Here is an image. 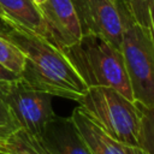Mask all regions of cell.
Here are the masks:
<instances>
[{
  "label": "cell",
  "instance_id": "cell-1",
  "mask_svg": "<svg viewBox=\"0 0 154 154\" xmlns=\"http://www.w3.org/2000/svg\"><path fill=\"white\" fill-rule=\"evenodd\" d=\"M0 31L25 58L20 75L29 85L53 96L78 101L88 84L66 53L43 36L14 24Z\"/></svg>",
  "mask_w": 154,
  "mask_h": 154
},
{
  "label": "cell",
  "instance_id": "cell-2",
  "mask_svg": "<svg viewBox=\"0 0 154 154\" xmlns=\"http://www.w3.org/2000/svg\"><path fill=\"white\" fill-rule=\"evenodd\" d=\"M77 102L78 107L111 137L124 146L138 147L140 111L135 101L113 88L88 85Z\"/></svg>",
  "mask_w": 154,
  "mask_h": 154
},
{
  "label": "cell",
  "instance_id": "cell-3",
  "mask_svg": "<svg viewBox=\"0 0 154 154\" xmlns=\"http://www.w3.org/2000/svg\"><path fill=\"white\" fill-rule=\"evenodd\" d=\"M88 85H105L134 100L120 49L106 40L87 35L75 46L63 49Z\"/></svg>",
  "mask_w": 154,
  "mask_h": 154
},
{
  "label": "cell",
  "instance_id": "cell-4",
  "mask_svg": "<svg viewBox=\"0 0 154 154\" xmlns=\"http://www.w3.org/2000/svg\"><path fill=\"white\" fill-rule=\"evenodd\" d=\"M123 37L120 52L135 102L154 106V37L149 28L138 24L120 0Z\"/></svg>",
  "mask_w": 154,
  "mask_h": 154
},
{
  "label": "cell",
  "instance_id": "cell-5",
  "mask_svg": "<svg viewBox=\"0 0 154 154\" xmlns=\"http://www.w3.org/2000/svg\"><path fill=\"white\" fill-rule=\"evenodd\" d=\"M0 88L20 130L38 137L55 116L52 107L53 95L32 88L20 77L0 82Z\"/></svg>",
  "mask_w": 154,
  "mask_h": 154
},
{
  "label": "cell",
  "instance_id": "cell-6",
  "mask_svg": "<svg viewBox=\"0 0 154 154\" xmlns=\"http://www.w3.org/2000/svg\"><path fill=\"white\" fill-rule=\"evenodd\" d=\"M83 35L101 37L120 49L123 20L120 0H72Z\"/></svg>",
  "mask_w": 154,
  "mask_h": 154
},
{
  "label": "cell",
  "instance_id": "cell-7",
  "mask_svg": "<svg viewBox=\"0 0 154 154\" xmlns=\"http://www.w3.org/2000/svg\"><path fill=\"white\" fill-rule=\"evenodd\" d=\"M38 8L52 43L65 49L83 38V30L72 0H46Z\"/></svg>",
  "mask_w": 154,
  "mask_h": 154
},
{
  "label": "cell",
  "instance_id": "cell-8",
  "mask_svg": "<svg viewBox=\"0 0 154 154\" xmlns=\"http://www.w3.org/2000/svg\"><path fill=\"white\" fill-rule=\"evenodd\" d=\"M35 138L47 154H91L71 117L55 114Z\"/></svg>",
  "mask_w": 154,
  "mask_h": 154
},
{
  "label": "cell",
  "instance_id": "cell-9",
  "mask_svg": "<svg viewBox=\"0 0 154 154\" xmlns=\"http://www.w3.org/2000/svg\"><path fill=\"white\" fill-rule=\"evenodd\" d=\"M70 117L91 154H126L125 146L106 134L78 106Z\"/></svg>",
  "mask_w": 154,
  "mask_h": 154
},
{
  "label": "cell",
  "instance_id": "cell-10",
  "mask_svg": "<svg viewBox=\"0 0 154 154\" xmlns=\"http://www.w3.org/2000/svg\"><path fill=\"white\" fill-rule=\"evenodd\" d=\"M0 8L5 16V24L22 26L51 41L43 16L31 0H0Z\"/></svg>",
  "mask_w": 154,
  "mask_h": 154
},
{
  "label": "cell",
  "instance_id": "cell-11",
  "mask_svg": "<svg viewBox=\"0 0 154 154\" xmlns=\"http://www.w3.org/2000/svg\"><path fill=\"white\" fill-rule=\"evenodd\" d=\"M136 105L140 111L138 148L143 154H154V106Z\"/></svg>",
  "mask_w": 154,
  "mask_h": 154
},
{
  "label": "cell",
  "instance_id": "cell-12",
  "mask_svg": "<svg viewBox=\"0 0 154 154\" xmlns=\"http://www.w3.org/2000/svg\"><path fill=\"white\" fill-rule=\"evenodd\" d=\"M0 64L14 73L17 77H20L24 65L25 58L20 49L13 45L8 38H6L0 32Z\"/></svg>",
  "mask_w": 154,
  "mask_h": 154
},
{
  "label": "cell",
  "instance_id": "cell-13",
  "mask_svg": "<svg viewBox=\"0 0 154 154\" xmlns=\"http://www.w3.org/2000/svg\"><path fill=\"white\" fill-rule=\"evenodd\" d=\"M2 146L10 154H47L38 141L23 130L11 135Z\"/></svg>",
  "mask_w": 154,
  "mask_h": 154
},
{
  "label": "cell",
  "instance_id": "cell-14",
  "mask_svg": "<svg viewBox=\"0 0 154 154\" xmlns=\"http://www.w3.org/2000/svg\"><path fill=\"white\" fill-rule=\"evenodd\" d=\"M18 130H20V126L13 117L0 88V146H2L4 142Z\"/></svg>",
  "mask_w": 154,
  "mask_h": 154
},
{
  "label": "cell",
  "instance_id": "cell-15",
  "mask_svg": "<svg viewBox=\"0 0 154 154\" xmlns=\"http://www.w3.org/2000/svg\"><path fill=\"white\" fill-rule=\"evenodd\" d=\"M124 5L126 6L128 11L131 13V16L135 18V20L143 25L149 28V0H122Z\"/></svg>",
  "mask_w": 154,
  "mask_h": 154
},
{
  "label": "cell",
  "instance_id": "cell-16",
  "mask_svg": "<svg viewBox=\"0 0 154 154\" xmlns=\"http://www.w3.org/2000/svg\"><path fill=\"white\" fill-rule=\"evenodd\" d=\"M14 78H17V76L0 64V82H7V81H12Z\"/></svg>",
  "mask_w": 154,
  "mask_h": 154
},
{
  "label": "cell",
  "instance_id": "cell-17",
  "mask_svg": "<svg viewBox=\"0 0 154 154\" xmlns=\"http://www.w3.org/2000/svg\"><path fill=\"white\" fill-rule=\"evenodd\" d=\"M149 23H150V31L154 37V0H149Z\"/></svg>",
  "mask_w": 154,
  "mask_h": 154
},
{
  "label": "cell",
  "instance_id": "cell-18",
  "mask_svg": "<svg viewBox=\"0 0 154 154\" xmlns=\"http://www.w3.org/2000/svg\"><path fill=\"white\" fill-rule=\"evenodd\" d=\"M125 150H126V154H143V152L138 147H129V146H125Z\"/></svg>",
  "mask_w": 154,
  "mask_h": 154
},
{
  "label": "cell",
  "instance_id": "cell-19",
  "mask_svg": "<svg viewBox=\"0 0 154 154\" xmlns=\"http://www.w3.org/2000/svg\"><path fill=\"white\" fill-rule=\"evenodd\" d=\"M31 1H32V2H34L36 6H41V5H42V4H43L46 0H31Z\"/></svg>",
  "mask_w": 154,
  "mask_h": 154
},
{
  "label": "cell",
  "instance_id": "cell-20",
  "mask_svg": "<svg viewBox=\"0 0 154 154\" xmlns=\"http://www.w3.org/2000/svg\"><path fill=\"white\" fill-rule=\"evenodd\" d=\"M0 154H10V153L4 148V146H0Z\"/></svg>",
  "mask_w": 154,
  "mask_h": 154
},
{
  "label": "cell",
  "instance_id": "cell-21",
  "mask_svg": "<svg viewBox=\"0 0 154 154\" xmlns=\"http://www.w3.org/2000/svg\"><path fill=\"white\" fill-rule=\"evenodd\" d=\"M0 19H1L2 22L5 20V16H4V12H2V10H1V8H0Z\"/></svg>",
  "mask_w": 154,
  "mask_h": 154
}]
</instances>
